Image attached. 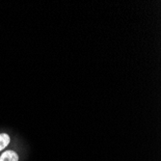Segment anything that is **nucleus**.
<instances>
[{
	"label": "nucleus",
	"instance_id": "1",
	"mask_svg": "<svg viewBox=\"0 0 161 161\" xmlns=\"http://www.w3.org/2000/svg\"><path fill=\"white\" fill-rule=\"evenodd\" d=\"M0 161H19V155L14 151H6L0 156Z\"/></svg>",
	"mask_w": 161,
	"mask_h": 161
},
{
	"label": "nucleus",
	"instance_id": "2",
	"mask_svg": "<svg viewBox=\"0 0 161 161\" xmlns=\"http://www.w3.org/2000/svg\"><path fill=\"white\" fill-rule=\"evenodd\" d=\"M10 143V136L6 133L0 134V152L4 150Z\"/></svg>",
	"mask_w": 161,
	"mask_h": 161
}]
</instances>
